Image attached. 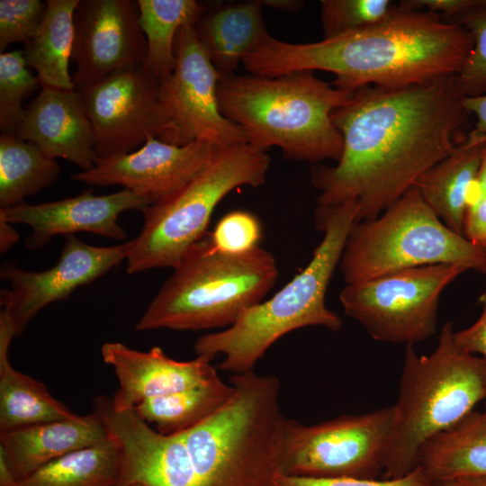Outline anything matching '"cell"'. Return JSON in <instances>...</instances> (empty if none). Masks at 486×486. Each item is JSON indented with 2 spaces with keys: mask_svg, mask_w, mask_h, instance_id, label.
I'll use <instances>...</instances> for the list:
<instances>
[{
  "mask_svg": "<svg viewBox=\"0 0 486 486\" xmlns=\"http://www.w3.org/2000/svg\"><path fill=\"white\" fill-rule=\"evenodd\" d=\"M456 75L405 86H367L331 119L343 149L334 166L311 169L317 204L358 202L357 221L376 219L462 141L470 113Z\"/></svg>",
  "mask_w": 486,
  "mask_h": 486,
  "instance_id": "1",
  "label": "cell"
},
{
  "mask_svg": "<svg viewBox=\"0 0 486 486\" xmlns=\"http://www.w3.org/2000/svg\"><path fill=\"white\" fill-rule=\"evenodd\" d=\"M399 5L383 22L320 41L291 43L267 32L242 64L257 76L330 72L334 86L349 92L457 75L472 48L471 33L436 14Z\"/></svg>",
  "mask_w": 486,
  "mask_h": 486,
  "instance_id": "2",
  "label": "cell"
},
{
  "mask_svg": "<svg viewBox=\"0 0 486 486\" xmlns=\"http://www.w3.org/2000/svg\"><path fill=\"white\" fill-rule=\"evenodd\" d=\"M359 211L356 200L317 205L316 226L324 235L306 267L228 328L200 337L194 343L196 356L212 360L222 355L220 369L244 374L252 372L266 350L291 331L310 326L340 329L342 320L326 306L325 296Z\"/></svg>",
  "mask_w": 486,
  "mask_h": 486,
  "instance_id": "3",
  "label": "cell"
},
{
  "mask_svg": "<svg viewBox=\"0 0 486 486\" xmlns=\"http://www.w3.org/2000/svg\"><path fill=\"white\" fill-rule=\"evenodd\" d=\"M353 93L313 71L274 77L234 74L218 86L221 112L243 130L249 144L265 151L278 147L285 158L310 163L339 159L343 139L331 114Z\"/></svg>",
  "mask_w": 486,
  "mask_h": 486,
  "instance_id": "4",
  "label": "cell"
},
{
  "mask_svg": "<svg viewBox=\"0 0 486 486\" xmlns=\"http://www.w3.org/2000/svg\"><path fill=\"white\" fill-rule=\"evenodd\" d=\"M234 391L212 415L182 433L200 486H275L285 417L281 383L254 371L230 378Z\"/></svg>",
  "mask_w": 486,
  "mask_h": 486,
  "instance_id": "5",
  "label": "cell"
},
{
  "mask_svg": "<svg viewBox=\"0 0 486 486\" xmlns=\"http://www.w3.org/2000/svg\"><path fill=\"white\" fill-rule=\"evenodd\" d=\"M452 322L436 348L418 355L406 345L393 427L382 479L403 476L418 465L422 446L474 410L486 399V360L462 349Z\"/></svg>",
  "mask_w": 486,
  "mask_h": 486,
  "instance_id": "6",
  "label": "cell"
},
{
  "mask_svg": "<svg viewBox=\"0 0 486 486\" xmlns=\"http://www.w3.org/2000/svg\"><path fill=\"white\" fill-rule=\"evenodd\" d=\"M173 270L136 329L230 327L263 301L279 274L269 251L257 247L245 254H225L213 246L208 232Z\"/></svg>",
  "mask_w": 486,
  "mask_h": 486,
  "instance_id": "7",
  "label": "cell"
},
{
  "mask_svg": "<svg viewBox=\"0 0 486 486\" xmlns=\"http://www.w3.org/2000/svg\"><path fill=\"white\" fill-rule=\"evenodd\" d=\"M439 264L486 274V247L447 228L412 186L376 219L355 222L339 267L346 284H351Z\"/></svg>",
  "mask_w": 486,
  "mask_h": 486,
  "instance_id": "8",
  "label": "cell"
},
{
  "mask_svg": "<svg viewBox=\"0 0 486 486\" xmlns=\"http://www.w3.org/2000/svg\"><path fill=\"white\" fill-rule=\"evenodd\" d=\"M270 157L248 142L217 147L209 164L166 200L148 205L127 257L128 274L174 267L207 231L219 202L239 186L265 184Z\"/></svg>",
  "mask_w": 486,
  "mask_h": 486,
  "instance_id": "9",
  "label": "cell"
},
{
  "mask_svg": "<svg viewBox=\"0 0 486 486\" xmlns=\"http://www.w3.org/2000/svg\"><path fill=\"white\" fill-rule=\"evenodd\" d=\"M393 407L343 415L314 425L286 418L280 474L309 478L382 479Z\"/></svg>",
  "mask_w": 486,
  "mask_h": 486,
  "instance_id": "10",
  "label": "cell"
},
{
  "mask_svg": "<svg viewBox=\"0 0 486 486\" xmlns=\"http://www.w3.org/2000/svg\"><path fill=\"white\" fill-rule=\"evenodd\" d=\"M466 271L454 264L404 269L346 284L339 299L374 340L413 345L435 335L440 296Z\"/></svg>",
  "mask_w": 486,
  "mask_h": 486,
  "instance_id": "11",
  "label": "cell"
},
{
  "mask_svg": "<svg viewBox=\"0 0 486 486\" xmlns=\"http://www.w3.org/2000/svg\"><path fill=\"white\" fill-rule=\"evenodd\" d=\"M173 73L160 81V99L170 126L160 140L183 146L202 140L215 147L248 142L243 130L223 115L218 86L221 76L201 43L193 25L178 32Z\"/></svg>",
  "mask_w": 486,
  "mask_h": 486,
  "instance_id": "12",
  "label": "cell"
},
{
  "mask_svg": "<svg viewBox=\"0 0 486 486\" xmlns=\"http://www.w3.org/2000/svg\"><path fill=\"white\" fill-rule=\"evenodd\" d=\"M81 94L95 135L98 159L130 153L170 122L160 99V80L144 67L114 72Z\"/></svg>",
  "mask_w": 486,
  "mask_h": 486,
  "instance_id": "13",
  "label": "cell"
},
{
  "mask_svg": "<svg viewBox=\"0 0 486 486\" xmlns=\"http://www.w3.org/2000/svg\"><path fill=\"white\" fill-rule=\"evenodd\" d=\"M147 41L131 0H79L74 14V88L82 91L109 75L144 67Z\"/></svg>",
  "mask_w": 486,
  "mask_h": 486,
  "instance_id": "14",
  "label": "cell"
},
{
  "mask_svg": "<svg viewBox=\"0 0 486 486\" xmlns=\"http://www.w3.org/2000/svg\"><path fill=\"white\" fill-rule=\"evenodd\" d=\"M132 245L130 240L112 247H96L69 235L52 267L40 272L3 269L1 278L9 282L12 288L1 290V310L11 320L15 335L22 333L44 307L68 298L78 287L98 279L127 259Z\"/></svg>",
  "mask_w": 486,
  "mask_h": 486,
  "instance_id": "15",
  "label": "cell"
},
{
  "mask_svg": "<svg viewBox=\"0 0 486 486\" xmlns=\"http://www.w3.org/2000/svg\"><path fill=\"white\" fill-rule=\"evenodd\" d=\"M216 148L202 140L176 146L151 138L134 151L97 159L92 169L79 171L71 179L90 185H121L151 205L186 185L209 164Z\"/></svg>",
  "mask_w": 486,
  "mask_h": 486,
  "instance_id": "16",
  "label": "cell"
},
{
  "mask_svg": "<svg viewBox=\"0 0 486 486\" xmlns=\"http://www.w3.org/2000/svg\"><path fill=\"white\" fill-rule=\"evenodd\" d=\"M93 411L106 425L121 448L118 486H200L182 434L158 432L133 410L119 411L100 395Z\"/></svg>",
  "mask_w": 486,
  "mask_h": 486,
  "instance_id": "17",
  "label": "cell"
},
{
  "mask_svg": "<svg viewBox=\"0 0 486 486\" xmlns=\"http://www.w3.org/2000/svg\"><path fill=\"white\" fill-rule=\"evenodd\" d=\"M149 203L128 189L105 195H94L93 190L58 201L19 205L0 209V216L10 223L28 225L32 233L26 245L39 249L52 237L74 235L76 232H92L115 240L127 238L125 230L119 225L118 217L125 211L143 212Z\"/></svg>",
  "mask_w": 486,
  "mask_h": 486,
  "instance_id": "18",
  "label": "cell"
},
{
  "mask_svg": "<svg viewBox=\"0 0 486 486\" xmlns=\"http://www.w3.org/2000/svg\"><path fill=\"white\" fill-rule=\"evenodd\" d=\"M101 355L118 379L119 387L110 399L112 408L119 411L133 410L150 398L220 379L210 358L196 356L193 360L177 361L159 346L139 351L121 342H107L102 346Z\"/></svg>",
  "mask_w": 486,
  "mask_h": 486,
  "instance_id": "19",
  "label": "cell"
},
{
  "mask_svg": "<svg viewBox=\"0 0 486 486\" xmlns=\"http://www.w3.org/2000/svg\"><path fill=\"white\" fill-rule=\"evenodd\" d=\"M16 135L81 171L92 169L98 159L94 128L81 94L75 89L42 88L25 108Z\"/></svg>",
  "mask_w": 486,
  "mask_h": 486,
  "instance_id": "20",
  "label": "cell"
},
{
  "mask_svg": "<svg viewBox=\"0 0 486 486\" xmlns=\"http://www.w3.org/2000/svg\"><path fill=\"white\" fill-rule=\"evenodd\" d=\"M110 436L103 419L93 411L86 416L0 433V456L21 481L61 456Z\"/></svg>",
  "mask_w": 486,
  "mask_h": 486,
  "instance_id": "21",
  "label": "cell"
},
{
  "mask_svg": "<svg viewBox=\"0 0 486 486\" xmlns=\"http://www.w3.org/2000/svg\"><path fill=\"white\" fill-rule=\"evenodd\" d=\"M485 143L486 138L472 130L451 154L422 174L414 184L446 226L463 236L470 194Z\"/></svg>",
  "mask_w": 486,
  "mask_h": 486,
  "instance_id": "22",
  "label": "cell"
},
{
  "mask_svg": "<svg viewBox=\"0 0 486 486\" xmlns=\"http://www.w3.org/2000/svg\"><path fill=\"white\" fill-rule=\"evenodd\" d=\"M194 29L221 78L234 75L245 57L267 33L260 1L208 7Z\"/></svg>",
  "mask_w": 486,
  "mask_h": 486,
  "instance_id": "23",
  "label": "cell"
},
{
  "mask_svg": "<svg viewBox=\"0 0 486 486\" xmlns=\"http://www.w3.org/2000/svg\"><path fill=\"white\" fill-rule=\"evenodd\" d=\"M15 332L0 312V433L78 415L56 400L38 380L15 370L8 357Z\"/></svg>",
  "mask_w": 486,
  "mask_h": 486,
  "instance_id": "24",
  "label": "cell"
},
{
  "mask_svg": "<svg viewBox=\"0 0 486 486\" xmlns=\"http://www.w3.org/2000/svg\"><path fill=\"white\" fill-rule=\"evenodd\" d=\"M418 465L435 484L486 476V411L473 410L429 439Z\"/></svg>",
  "mask_w": 486,
  "mask_h": 486,
  "instance_id": "25",
  "label": "cell"
},
{
  "mask_svg": "<svg viewBox=\"0 0 486 486\" xmlns=\"http://www.w3.org/2000/svg\"><path fill=\"white\" fill-rule=\"evenodd\" d=\"M43 22L23 44V57L42 88L72 90L68 72L74 40V14L79 0H47Z\"/></svg>",
  "mask_w": 486,
  "mask_h": 486,
  "instance_id": "26",
  "label": "cell"
},
{
  "mask_svg": "<svg viewBox=\"0 0 486 486\" xmlns=\"http://www.w3.org/2000/svg\"><path fill=\"white\" fill-rule=\"evenodd\" d=\"M139 22L147 41L144 68L162 81L176 67L180 29L194 25L208 6L195 0H138Z\"/></svg>",
  "mask_w": 486,
  "mask_h": 486,
  "instance_id": "27",
  "label": "cell"
},
{
  "mask_svg": "<svg viewBox=\"0 0 486 486\" xmlns=\"http://www.w3.org/2000/svg\"><path fill=\"white\" fill-rule=\"evenodd\" d=\"M122 454L111 436L61 456L19 481L20 486H118Z\"/></svg>",
  "mask_w": 486,
  "mask_h": 486,
  "instance_id": "28",
  "label": "cell"
},
{
  "mask_svg": "<svg viewBox=\"0 0 486 486\" xmlns=\"http://www.w3.org/2000/svg\"><path fill=\"white\" fill-rule=\"evenodd\" d=\"M234 388L221 379L192 389L150 398L134 410L148 424L167 436L182 434L212 415L231 396Z\"/></svg>",
  "mask_w": 486,
  "mask_h": 486,
  "instance_id": "29",
  "label": "cell"
},
{
  "mask_svg": "<svg viewBox=\"0 0 486 486\" xmlns=\"http://www.w3.org/2000/svg\"><path fill=\"white\" fill-rule=\"evenodd\" d=\"M55 158L17 135H0V209L23 203L50 186L60 174Z\"/></svg>",
  "mask_w": 486,
  "mask_h": 486,
  "instance_id": "30",
  "label": "cell"
},
{
  "mask_svg": "<svg viewBox=\"0 0 486 486\" xmlns=\"http://www.w3.org/2000/svg\"><path fill=\"white\" fill-rule=\"evenodd\" d=\"M28 68L22 50L0 54V130L3 134H17L25 114L22 101L40 85L37 76Z\"/></svg>",
  "mask_w": 486,
  "mask_h": 486,
  "instance_id": "31",
  "label": "cell"
},
{
  "mask_svg": "<svg viewBox=\"0 0 486 486\" xmlns=\"http://www.w3.org/2000/svg\"><path fill=\"white\" fill-rule=\"evenodd\" d=\"M400 8L391 0H322L324 39L363 30L388 19Z\"/></svg>",
  "mask_w": 486,
  "mask_h": 486,
  "instance_id": "32",
  "label": "cell"
},
{
  "mask_svg": "<svg viewBox=\"0 0 486 486\" xmlns=\"http://www.w3.org/2000/svg\"><path fill=\"white\" fill-rule=\"evenodd\" d=\"M464 26L472 35V48L456 75L465 96L486 94V0L450 21Z\"/></svg>",
  "mask_w": 486,
  "mask_h": 486,
  "instance_id": "33",
  "label": "cell"
},
{
  "mask_svg": "<svg viewBox=\"0 0 486 486\" xmlns=\"http://www.w3.org/2000/svg\"><path fill=\"white\" fill-rule=\"evenodd\" d=\"M47 9L40 0H0V52L13 43H26L40 29Z\"/></svg>",
  "mask_w": 486,
  "mask_h": 486,
  "instance_id": "34",
  "label": "cell"
},
{
  "mask_svg": "<svg viewBox=\"0 0 486 486\" xmlns=\"http://www.w3.org/2000/svg\"><path fill=\"white\" fill-rule=\"evenodd\" d=\"M210 234L213 246L230 255L248 253L258 247L262 228L258 219L246 211H233L224 215Z\"/></svg>",
  "mask_w": 486,
  "mask_h": 486,
  "instance_id": "35",
  "label": "cell"
},
{
  "mask_svg": "<svg viewBox=\"0 0 486 486\" xmlns=\"http://www.w3.org/2000/svg\"><path fill=\"white\" fill-rule=\"evenodd\" d=\"M275 486H436L418 465L407 474L393 479L309 478L278 474Z\"/></svg>",
  "mask_w": 486,
  "mask_h": 486,
  "instance_id": "36",
  "label": "cell"
},
{
  "mask_svg": "<svg viewBox=\"0 0 486 486\" xmlns=\"http://www.w3.org/2000/svg\"><path fill=\"white\" fill-rule=\"evenodd\" d=\"M482 310L478 320L466 328L454 332L455 343L464 351L486 360V289L479 299Z\"/></svg>",
  "mask_w": 486,
  "mask_h": 486,
  "instance_id": "37",
  "label": "cell"
},
{
  "mask_svg": "<svg viewBox=\"0 0 486 486\" xmlns=\"http://www.w3.org/2000/svg\"><path fill=\"white\" fill-rule=\"evenodd\" d=\"M482 0H402L399 4L407 9L426 11L436 14L450 22L470 9L477 6Z\"/></svg>",
  "mask_w": 486,
  "mask_h": 486,
  "instance_id": "38",
  "label": "cell"
},
{
  "mask_svg": "<svg viewBox=\"0 0 486 486\" xmlns=\"http://www.w3.org/2000/svg\"><path fill=\"white\" fill-rule=\"evenodd\" d=\"M464 236L477 246L486 247V196L468 207Z\"/></svg>",
  "mask_w": 486,
  "mask_h": 486,
  "instance_id": "39",
  "label": "cell"
},
{
  "mask_svg": "<svg viewBox=\"0 0 486 486\" xmlns=\"http://www.w3.org/2000/svg\"><path fill=\"white\" fill-rule=\"evenodd\" d=\"M464 106L465 110L476 118V124L472 131L486 138V94L478 96H464Z\"/></svg>",
  "mask_w": 486,
  "mask_h": 486,
  "instance_id": "40",
  "label": "cell"
},
{
  "mask_svg": "<svg viewBox=\"0 0 486 486\" xmlns=\"http://www.w3.org/2000/svg\"><path fill=\"white\" fill-rule=\"evenodd\" d=\"M483 196H486V143L483 148L480 169L470 194L469 206Z\"/></svg>",
  "mask_w": 486,
  "mask_h": 486,
  "instance_id": "41",
  "label": "cell"
},
{
  "mask_svg": "<svg viewBox=\"0 0 486 486\" xmlns=\"http://www.w3.org/2000/svg\"><path fill=\"white\" fill-rule=\"evenodd\" d=\"M4 218L0 216V249L1 253L9 250L19 239V234Z\"/></svg>",
  "mask_w": 486,
  "mask_h": 486,
  "instance_id": "42",
  "label": "cell"
},
{
  "mask_svg": "<svg viewBox=\"0 0 486 486\" xmlns=\"http://www.w3.org/2000/svg\"><path fill=\"white\" fill-rule=\"evenodd\" d=\"M262 6L267 5L272 6L276 9H282L284 11H296L301 8L303 4L302 1L294 0H268V1H260Z\"/></svg>",
  "mask_w": 486,
  "mask_h": 486,
  "instance_id": "43",
  "label": "cell"
},
{
  "mask_svg": "<svg viewBox=\"0 0 486 486\" xmlns=\"http://www.w3.org/2000/svg\"><path fill=\"white\" fill-rule=\"evenodd\" d=\"M0 486H20L19 481L11 472L2 456H0Z\"/></svg>",
  "mask_w": 486,
  "mask_h": 486,
  "instance_id": "44",
  "label": "cell"
},
{
  "mask_svg": "<svg viewBox=\"0 0 486 486\" xmlns=\"http://www.w3.org/2000/svg\"><path fill=\"white\" fill-rule=\"evenodd\" d=\"M450 482L452 486H486V476L462 478Z\"/></svg>",
  "mask_w": 486,
  "mask_h": 486,
  "instance_id": "45",
  "label": "cell"
},
{
  "mask_svg": "<svg viewBox=\"0 0 486 486\" xmlns=\"http://www.w3.org/2000/svg\"><path fill=\"white\" fill-rule=\"evenodd\" d=\"M436 486H452L450 482L436 483Z\"/></svg>",
  "mask_w": 486,
  "mask_h": 486,
  "instance_id": "46",
  "label": "cell"
},
{
  "mask_svg": "<svg viewBox=\"0 0 486 486\" xmlns=\"http://www.w3.org/2000/svg\"><path fill=\"white\" fill-rule=\"evenodd\" d=\"M485 411H486V399H485Z\"/></svg>",
  "mask_w": 486,
  "mask_h": 486,
  "instance_id": "47",
  "label": "cell"
}]
</instances>
